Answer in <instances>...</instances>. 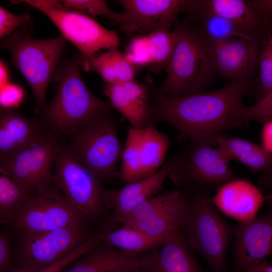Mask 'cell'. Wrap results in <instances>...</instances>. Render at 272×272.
I'll return each mask as SVG.
<instances>
[{
    "instance_id": "1",
    "label": "cell",
    "mask_w": 272,
    "mask_h": 272,
    "mask_svg": "<svg viewBox=\"0 0 272 272\" xmlns=\"http://www.w3.org/2000/svg\"><path fill=\"white\" fill-rule=\"evenodd\" d=\"M253 85L230 81L212 91L173 97L153 92L147 126L158 122L173 125L180 142L199 141L214 145V139L227 130L248 127L243 115V97Z\"/></svg>"
},
{
    "instance_id": "2",
    "label": "cell",
    "mask_w": 272,
    "mask_h": 272,
    "mask_svg": "<svg viewBox=\"0 0 272 272\" xmlns=\"http://www.w3.org/2000/svg\"><path fill=\"white\" fill-rule=\"evenodd\" d=\"M179 188L185 203L182 229L188 245L201 255L211 272H228L226 256L234 227L216 210L212 200L214 189L194 183Z\"/></svg>"
},
{
    "instance_id": "3",
    "label": "cell",
    "mask_w": 272,
    "mask_h": 272,
    "mask_svg": "<svg viewBox=\"0 0 272 272\" xmlns=\"http://www.w3.org/2000/svg\"><path fill=\"white\" fill-rule=\"evenodd\" d=\"M77 57L61 61L52 79L58 83L53 98L43 111L50 129L71 134L102 113L111 111L110 103L96 97L85 83Z\"/></svg>"
},
{
    "instance_id": "4",
    "label": "cell",
    "mask_w": 272,
    "mask_h": 272,
    "mask_svg": "<svg viewBox=\"0 0 272 272\" xmlns=\"http://www.w3.org/2000/svg\"><path fill=\"white\" fill-rule=\"evenodd\" d=\"M173 30L176 42L167 75L156 91L173 97L204 92L217 74L206 42L183 22H177Z\"/></svg>"
},
{
    "instance_id": "5",
    "label": "cell",
    "mask_w": 272,
    "mask_h": 272,
    "mask_svg": "<svg viewBox=\"0 0 272 272\" xmlns=\"http://www.w3.org/2000/svg\"><path fill=\"white\" fill-rule=\"evenodd\" d=\"M70 135L66 147L95 177L102 182L119 177L123 147L111 111L93 118Z\"/></svg>"
},
{
    "instance_id": "6",
    "label": "cell",
    "mask_w": 272,
    "mask_h": 272,
    "mask_svg": "<svg viewBox=\"0 0 272 272\" xmlns=\"http://www.w3.org/2000/svg\"><path fill=\"white\" fill-rule=\"evenodd\" d=\"M30 30L20 29L5 38L1 45L9 50L13 64L28 82L37 103L42 111L47 106L48 84L66 46L62 36L47 39L31 37Z\"/></svg>"
},
{
    "instance_id": "7",
    "label": "cell",
    "mask_w": 272,
    "mask_h": 272,
    "mask_svg": "<svg viewBox=\"0 0 272 272\" xmlns=\"http://www.w3.org/2000/svg\"><path fill=\"white\" fill-rule=\"evenodd\" d=\"M14 2L28 4L45 14L59 29L62 36L77 47L85 58L94 57L102 49L116 48L120 44L115 31L106 29L90 16L61 8L57 1Z\"/></svg>"
},
{
    "instance_id": "8",
    "label": "cell",
    "mask_w": 272,
    "mask_h": 272,
    "mask_svg": "<svg viewBox=\"0 0 272 272\" xmlns=\"http://www.w3.org/2000/svg\"><path fill=\"white\" fill-rule=\"evenodd\" d=\"M53 183L88 220L95 219L106 203L108 192L64 144L55 162Z\"/></svg>"
},
{
    "instance_id": "9",
    "label": "cell",
    "mask_w": 272,
    "mask_h": 272,
    "mask_svg": "<svg viewBox=\"0 0 272 272\" xmlns=\"http://www.w3.org/2000/svg\"><path fill=\"white\" fill-rule=\"evenodd\" d=\"M16 272H37L68 256L89 238L86 223L49 231H25Z\"/></svg>"
},
{
    "instance_id": "10",
    "label": "cell",
    "mask_w": 272,
    "mask_h": 272,
    "mask_svg": "<svg viewBox=\"0 0 272 272\" xmlns=\"http://www.w3.org/2000/svg\"><path fill=\"white\" fill-rule=\"evenodd\" d=\"M177 155V163L168 177L178 188L194 183L217 189L238 178L231 170L230 160L225 153L208 143L189 141Z\"/></svg>"
},
{
    "instance_id": "11",
    "label": "cell",
    "mask_w": 272,
    "mask_h": 272,
    "mask_svg": "<svg viewBox=\"0 0 272 272\" xmlns=\"http://www.w3.org/2000/svg\"><path fill=\"white\" fill-rule=\"evenodd\" d=\"M58 133L45 131L29 146L1 160L0 170L35 194L53 184L52 167L63 146Z\"/></svg>"
},
{
    "instance_id": "12",
    "label": "cell",
    "mask_w": 272,
    "mask_h": 272,
    "mask_svg": "<svg viewBox=\"0 0 272 272\" xmlns=\"http://www.w3.org/2000/svg\"><path fill=\"white\" fill-rule=\"evenodd\" d=\"M87 220L53 183L27 198L9 224L22 232L42 231L86 223Z\"/></svg>"
},
{
    "instance_id": "13",
    "label": "cell",
    "mask_w": 272,
    "mask_h": 272,
    "mask_svg": "<svg viewBox=\"0 0 272 272\" xmlns=\"http://www.w3.org/2000/svg\"><path fill=\"white\" fill-rule=\"evenodd\" d=\"M185 214V203L177 188L142 202L112 221L130 226L153 239L165 241L182 228Z\"/></svg>"
},
{
    "instance_id": "14",
    "label": "cell",
    "mask_w": 272,
    "mask_h": 272,
    "mask_svg": "<svg viewBox=\"0 0 272 272\" xmlns=\"http://www.w3.org/2000/svg\"><path fill=\"white\" fill-rule=\"evenodd\" d=\"M170 145L168 135L155 124L141 128L130 126L119 168L121 181L126 184L155 173L165 163Z\"/></svg>"
},
{
    "instance_id": "15",
    "label": "cell",
    "mask_w": 272,
    "mask_h": 272,
    "mask_svg": "<svg viewBox=\"0 0 272 272\" xmlns=\"http://www.w3.org/2000/svg\"><path fill=\"white\" fill-rule=\"evenodd\" d=\"M262 38L233 37L206 43L217 74L230 81L254 85L258 74Z\"/></svg>"
},
{
    "instance_id": "16",
    "label": "cell",
    "mask_w": 272,
    "mask_h": 272,
    "mask_svg": "<svg viewBox=\"0 0 272 272\" xmlns=\"http://www.w3.org/2000/svg\"><path fill=\"white\" fill-rule=\"evenodd\" d=\"M124 10L121 29L128 35L140 36L159 30L170 31L179 15L191 0H118Z\"/></svg>"
},
{
    "instance_id": "17",
    "label": "cell",
    "mask_w": 272,
    "mask_h": 272,
    "mask_svg": "<svg viewBox=\"0 0 272 272\" xmlns=\"http://www.w3.org/2000/svg\"><path fill=\"white\" fill-rule=\"evenodd\" d=\"M233 236L232 271L245 272L272 254V213L238 222Z\"/></svg>"
},
{
    "instance_id": "18",
    "label": "cell",
    "mask_w": 272,
    "mask_h": 272,
    "mask_svg": "<svg viewBox=\"0 0 272 272\" xmlns=\"http://www.w3.org/2000/svg\"><path fill=\"white\" fill-rule=\"evenodd\" d=\"M161 246L138 257L139 272H205L192 253L182 228L170 235Z\"/></svg>"
},
{
    "instance_id": "19",
    "label": "cell",
    "mask_w": 272,
    "mask_h": 272,
    "mask_svg": "<svg viewBox=\"0 0 272 272\" xmlns=\"http://www.w3.org/2000/svg\"><path fill=\"white\" fill-rule=\"evenodd\" d=\"M155 87L153 78L148 76L142 83L135 81L106 85L104 94L112 108L118 111L131 126H147Z\"/></svg>"
},
{
    "instance_id": "20",
    "label": "cell",
    "mask_w": 272,
    "mask_h": 272,
    "mask_svg": "<svg viewBox=\"0 0 272 272\" xmlns=\"http://www.w3.org/2000/svg\"><path fill=\"white\" fill-rule=\"evenodd\" d=\"M212 200L225 215L239 222L253 218L264 202L259 188L239 178L218 187Z\"/></svg>"
},
{
    "instance_id": "21",
    "label": "cell",
    "mask_w": 272,
    "mask_h": 272,
    "mask_svg": "<svg viewBox=\"0 0 272 272\" xmlns=\"http://www.w3.org/2000/svg\"><path fill=\"white\" fill-rule=\"evenodd\" d=\"M176 42L172 30H159L132 37L124 53L127 59L138 69L147 67L155 72L166 70Z\"/></svg>"
},
{
    "instance_id": "22",
    "label": "cell",
    "mask_w": 272,
    "mask_h": 272,
    "mask_svg": "<svg viewBox=\"0 0 272 272\" xmlns=\"http://www.w3.org/2000/svg\"><path fill=\"white\" fill-rule=\"evenodd\" d=\"M178 159L177 154L153 174L126 183L118 190L109 191V204L113 208L112 219L129 212L138 205L157 195L163 188Z\"/></svg>"
},
{
    "instance_id": "23",
    "label": "cell",
    "mask_w": 272,
    "mask_h": 272,
    "mask_svg": "<svg viewBox=\"0 0 272 272\" xmlns=\"http://www.w3.org/2000/svg\"><path fill=\"white\" fill-rule=\"evenodd\" d=\"M202 9L234 23L249 35L262 38L272 31L256 0H197Z\"/></svg>"
},
{
    "instance_id": "24",
    "label": "cell",
    "mask_w": 272,
    "mask_h": 272,
    "mask_svg": "<svg viewBox=\"0 0 272 272\" xmlns=\"http://www.w3.org/2000/svg\"><path fill=\"white\" fill-rule=\"evenodd\" d=\"M45 131L33 120L13 109H2L0 116V159L11 157L29 146Z\"/></svg>"
},
{
    "instance_id": "25",
    "label": "cell",
    "mask_w": 272,
    "mask_h": 272,
    "mask_svg": "<svg viewBox=\"0 0 272 272\" xmlns=\"http://www.w3.org/2000/svg\"><path fill=\"white\" fill-rule=\"evenodd\" d=\"M185 25L195 32L206 43H216L233 37L260 38L249 35L230 20L200 7L191 0L185 12Z\"/></svg>"
},
{
    "instance_id": "26",
    "label": "cell",
    "mask_w": 272,
    "mask_h": 272,
    "mask_svg": "<svg viewBox=\"0 0 272 272\" xmlns=\"http://www.w3.org/2000/svg\"><path fill=\"white\" fill-rule=\"evenodd\" d=\"M138 257L102 241L78 259L71 268L61 272H117L137 265Z\"/></svg>"
},
{
    "instance_id": "27",
    "label": "cell",
    "mask_w": 272,
    "mask_h": 272,
    "mask_svg": "<svg viewBox=\"0 0 272 272\" xmlns=\"http://www.w3.org/2000/svg\"><path fill=\"white\" fill-rule=\"evenodd\" d=\"M81 67L85 71L100 75L108 85H115L135 80L138 68L117 48L108 50L98 56L87 59L77 56Z\"/></svg>"
},
{
    "instance_id": "28",
    "label": "cell",
    "mask_w": 272,
    "mask_h": 272,
    "mask_svg": "<svg viewBox=\"0 0 272 272\" xmlns=\"http://www.w3.org/2000/svg\"><path fill=\"white\" fill-rule=\"evenodd\" d=\"M230 160H236L248 166L254 173L260 175L272 170V154L261 145L245 140L220 134L214 140Z\"/></svg>"
},
{
    "instance_id": "29",
    "label": "cell",
    "mask_w": 272,
    "mask_h": 272,
    "mask_svg": "<svg viewBox=\"0 0 272 272\" xmlns=\"http://www.w3.org/2000/svg\"><path fill=\"white\" fill-rule=\"evenodd\" d=\"M120 228L101 233L102 241L127 253L139 256L147 251L161 246L164 241L153 239L138 229L122 224Z\"/></svg>"
},
{
    "instance_id": "30",
    "label": "cell",
    "mask_w": 272,
    "mask_h": 272,
    "mask_svg": "<svg viewBox=\"0 0 272 272\" xmlns=\"http://www.w3.org/2000/svg\"><path fill=\"white\" fill-rule=\"evenodd\" d=\"M0 218L1 222L9 224L20 206L34 194L1 170Z\"/></svg>"
},
{
    "instance_id": "31",
    "label": "cell",
    "mask_w": 272,
    "mask_h": 272,
    "mask_svg": "<svg viewBox=\"0 0 272 272\" xmlns=\"http://www.w3.org/2000/svg\"><path fill=\"white\" fill-rule=\"evenodd\" d=\"M256 102L272 91V32L262 38L258 76L252 90Z\"/></svg>"
},
{
    "instance_id": "32",
    "label": "cell",
    "mask_w": 272,
    "mask_h": 272,
    "mask_svg": "<svg viewBox=\"0 0 272 272\" xmlns=\"http://www.w3.org/2000/svg\"><path fill=\"white\" fill-rule=\"evenodd\" d=\"M57 2L64 9L79 12L93 18L97 16L108 17L119 24L121 29L124 25L123 14L111 10L106 1L63 0L57 1Z\"/></svg>"
},
{
    "instance_id": "33",
    "label": "cell",
    "mask_w": 272,
    "mask_h": 272,
    "mask_svg": "<svg viewBox=\"0 0 272 272\" xmlns=\"http://www.w3.org/2000/svg\"><path fill=\"white\" fill-rule=\"evenodd\" d=\"M31 17L29 14L21 15L14 14L2 7H0V37L9 36L15 32L21 29L30 30Z\"/></svg>"
},
{
    "instance_id": "34",
    "label": "cell",
    "mask_w": 272,
    "mask_h": 272,
    "mask_svg": "<svg viewBox=\"0 0 272 272\" xmlns=\"http://www.w3.org/2000/svg\"><path fill=\"white\" fill-rule=\"evenodd\" d=\"M102 241L101 234H96L66 257L37 272H61L66 266L91 250ZM10 272H16L11 271Z\"/></svg>"
},
{
    "instance_id": "35",
    "label": "cell",
    "mask_w": 272,
    "mask_h": 272,
    "mask_svg": "<svg viewBox=\"0 0 272 272\" xmlns=\"http://www.w3.org/2000/svg\"><path fill=\"white\" fill-rule=\"evenodd\" d=\"M245 119L250 122L256 121L261 124L272 119V91L259 102L247 106L244 105L242 111Z\"/></svg>"
},
{
    "instance_id": "36",
    "label": "cell",
    "mask_w": 272,
    "mask_h": 272,
    "mask_svg": "<svg viewBox=\"0 0 272 272\" xmlns=\"http://www.w3.org/2000/svg\"><path fill=\"white\" fill-rule=\"evenodd\" d=\"M0 105L2 109H13L18 107L24 96L22 88L9 83L0 88Z\"/></svg>"
},
{
    "instance_id": "37",
    "label": "cell",
    "mask_w": 272,
    "mask_h": 272,
    "mask_svg": "<svg viewBox=\"0 0 272 272\" xmlns=\"http://www.w3.org/2000/svg\"><path fill=\"white\" fill-rule=\"evenodd\" d=\"M13 270L10 239L4 232L0 234V272H10Z\"/></svg>"
},
{
    "instance_id": "38",
    "label": "cell",
    "mask_w": 272,
    "mask_h": 272,
    "mask_svg": "<svg viewBox=\"0 0 272 272\" xmlns=\"http://www.w3.org/2000/svg\"><path fill=\"white\" fill-rule=\"evenodd\" d=\"M258 186L264 198L266 211L272 213V170L260 175Z\"/></svg>"
},
{
    "instance_id": "39",
    "label": "cell",
    "mask_w": 272,
    "mask_h": 272,
    "mask_svg": "<svg viewBox=\"0 0 272 272\" xmlns=\"http://www.w3.org/2000/svg\"><path fill=\"white\" fill-rule=\"evenodd\" d=\"M261 145L267 152L272 154V119L263 124Z\"/></svg>"
},
{
    "instance_id": "40",
    "label": "cell",
    "mask_w": 272,
    "mask_h": 272,
    "mask_svg": "<svg viewBox=\"0 0 272 272\" xmlns=\"http://www.w3.org/2000/svg\"><path fill=\"white\" fill-rule=\"evenodd\" d=\"M245 272H272V263L265 260L252 266Z\"/></svg>"
},
{
    "instance_id": "41",
    "label": "cell",
    "mask_w": 272,
    "mask_h": 272,
    "mask_svg": "<svg viewBox=\"0 0 272 272\" xmlns=\"http://www.w3.org/2000/svg\"><path fill=\"white\" fill-rule=\"evenodd\" d=\"M9 71L6 64L2 60L0 63V88L4 87L8 82Z\"/></svg>"
},
{
    "instance_id": "42",
    "label": "cell",
    "mask_w": 272,
    "mask_h": 272,
    "mask_svg": "<svg viewBox=\"0 0 272 272\" xmlns=\"http://www.w3.org/2000/svg\"><path fill=\"white\" fill-rule=\"evenodd\" d=\"M117 272H139L137 269V265L134 266L128 267Z\"/></svg>"
}]
</instances>
